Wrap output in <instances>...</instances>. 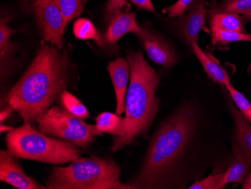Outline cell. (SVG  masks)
I'll list each match as a JSON object with an SVG mask.
<instances>
[{
	"label": "cell",
	"instance_id": "33",
	"mask_svg": "<svg viewBox=\"0 0 251 189\" xmlns=\"http://www.w3.org/2000/svg\"><path fill=\"white\" fill-rule=\"evenodd\" d=\"M83 1H84V2H87V0H83Z\"/></svg>",
	"mask_w": 251,
	"mask_h": 189
},
{
	"label": "cell",
	"instance_id": "27",
	"mask_svg": "<svg viewBox=\"0 0 251 189\" xmlns=\"http://www.w3.org/2000/svg\"><path fill=\"white\" fill-rule=\"evenodd\" d=\"M126 3V0H109L106 8V18L108 22L118 14Z\"/></svg>",
	"mask_w": 251,
	"mask_h": 189
},
{
	"label": "cell",
	"instance_id": "29",
	"mask_svg": "<svg viewBox=\"0 0 251 189\" xmlns=\"http://www.w3.org/2000/svg\"><path fill=\"white\" fill-rule=\"evenodd\" d=\"M14 110L15 109H14L13 107H11V106H8L5 109L1 110V112H0V123H3V121L12 114Z\"/></svg>",
	"mask_w": 251,
	"mask_h": 189
},
{
	"label": "cell",
	"instance_id": "2",
	"mask_svg": "<svg viewBox=\"0 0 251 189\" xmlns=\"http://www.w3.org/2000/svg\"><path fill=\"white\" fill-rule=\"evenodd\" d=\"M60 50L52 44H42L25 74L7 94V102L25 121L37 122L66 90L70 58Z\"/></svg>",
	"mask_w": 251,
	"mask_h": 189
},
{
	"label": "cell",
	"instance_id": "6",
	"mask_svg": "<svg viewBox=\"0 0 251 189\" xmlns=\"http://www.w3.org/2000/svg\"><path fill=\"white\" fill-rule=\"evenodd\" d=\"M39 131L48 136L87 149L102 132L69 112L63 106L50 107L38 119Z\"/></svg>",
	"mask_w": 251,
	"mask_h": 189
},
{
	"label": "cell",
	"instance_id": "32",
	"mask_svg": "<svg viewBox=\"0 0 251 189\" xmlns=\"http://www.w3.org/2000/svg\"><path fill=\"white\" fill-rule=\"evenodd\" d=\"M244 18H245L246 21H251V12L245 14V15H244Z\"/></svg>",
	"mask_w": 251,
	"mask_h": 189
},
{
	"label": "cell",
	"instance_id": "21",
	"mask_svg": "<svg viewBox=\"0 0 251 189\" xmlns=\"http://www.w3.org/2000/svg\"><path fill=\"white\" fill-rule=\"evenodd\" d=\"M60 99L62 106L77 118L83 120L90 118V113L85 106L67 90H64L62 92Z\"/></svg>",
	"mask_w": 251,
	"mask_h": 189
},
{
	"label": "cell",
	"instance_id": "22",
	"mask_svg": "<svg viewBox=\"0 0 251 189\" xmlns=\"http://www.w3.org/2000/svg\"><path fill=\"white\" fill-rule=\"evenodd\" d=\"M60 8L64 18L65 23L67 24L81 15L84 11L83 0H53Z\"/></svg>",
	"mask_w": 251,
	"mask_h": 189
},
{
	"label": "cell",
	"instance_id": "15",
	"mask_svg": "<svg viewBox=\"0 0 251 189\" xmlns=\"http://www.w3.org/2000/svg\"><path fill=\"white\" fill-rule=\"evenodd\" d=\"M190 46L211 80L224 86L231 82L230 78L224 67L218 62L211 59L206 53H204L197 42H193Z\"/></svg>",
	"mask_w": 251,
	"mask_h": 189
},
{
	"label": "cell",
	"instance_id": "4",
	"mask_svg": "<svg viewBox=\"0 0 251 189\" xmlns=\"http://www.w3.org/2000/svg\"><path fill=\"white\" fill-rule=\"evenodd\" d=\"M121 170L111 159L79 158L65 167L55 166L48 178L49 189H132L121 182Z\"/></svg>",
	"mask_w": 251,
	"mask_h": 189
},
{
	"label": "cell",
	"instance_id": "30",
	"mask_svg": "<svg viewBox=\"0 0 251 189\" xmlns=\"http://www.w3.org/2000/svg\"><path fill=\"white\" fill-rule=\"evenodd\" d=\"M243 189H251V173H250L248 176L245 178L244 180L243 186H242Z\"/></svg>",
	"mask_w": 251,
	"mask_h": 189
},
{
	"label": "cell",
	"instance_id": "20",
	"mask_svg": "<svg viewBox=\"0 0 251 189\" xmlns=\"http://www.w3.org/2000/svg\"><path fill=\"white\" fill-rule=\"evenodd\" d=\"M211 39L213 43L227 45L231 42H251V33L225 29H211Z\"/></svg>",
	"mask_w": 251,
	"mask_h": 189
},
{
	"label": "cell",
	"instance_id": "28",
	"mask_svg": "<svg viewBox=\"0 0 251 189\" xmlns=\"http://www.w3.org/2000/svg\"><path fill=\"white\" fill-rule=\"evenodd\" d=\"M129 1L140 9L146 10L151 12H156L151 0H129Z\"/></svg>",
	"mask_w": 251,
	"mask_h": 189
},
{
	"label": "cell",
	"instance_id": "26",
	"mask_svg": "<svg viewBox=\"0 0 251 189\" xmlns=\"http://www.w3.org/2000/svg\"><path fill=\"white\" fill-rule=\"evenodd\" d=\"M193 2V0H178L173 5L168 7L163 10V12L168 14L169 18H174L176 17L181 18L184 15L185 10L190 4Z\"/></svg>",
	"mask_w": 251,
	"mask_h": 189
},
{
	"label": "cell",
	"instance_id": "18",
	"mask_svg": "<svg viewBox=\"0 0 251 189\" xmlns=\"http://www.w3.org/2000/svg\"><path fill=\"white\" fill-rule=\"evenodd\" d=\"M96 125L101 132L119 138L124 135V118L118 114L104 112L96 118Z\"/></svg>",
	"mask_w": 251,
	"mask_h": 189
},
{
	"label": "cell",
	"instance_id": "3",
	"mask_svg": "<svg viewBox=\"0 0 251 189\" xmlns=\"http://www.w3.org/2000/svg\"><path fill=\"white\" fill-rule=\"evenodd\" d=\"M130 83L126 96V116L124 135L114 138L113 152H118L135 139L146 136L159 112V100L156 91L159 78L141 52H129Z\"/></svg>",
	"mask_w": 251,
	"mask_h": 189
},
{
	"label": "cell",
	"instance_id": "5",
	"mask_svg": "<svg viewBox=\"0 0 251 189\" xmlns=\"http://www.w3.org/2000/svg\"><path fill=\"white\" fill-rule=\"evenodd\" d=\"M6 143L8 152L15 157L50 164L71 163L81 155L78 146L48 136L28 121L8 131Z\"/></svg>",
	"mask_w": 251,
	"mask_h": 189
},
{
	"label": "cell",
	"instance_id": "17",
	"mask_svg": "<svg viewBox=\"0 0 251 189\" xmlns=\"http://www.w3.org/2000/svg\"><path fill=\"white\" fill-rule=\"evenodd\" d=\"M230 110L235 125L237 141L251 155V124L232 104Z\"/></svg>",
	"mask_w": 251,
	"mask_h": 189
},
{
	"label": "cell",
	"instance_id": "34",
	"mask_svg": "<svg viewBox=\"0 0 251 189\" xmlns=\"http://www.w3.org/2000/svg\"><path fill=\"white\" fill-rule=\"evenodd\" d=\"M31 1H34V0H31Z\"/></svg>",
	"mask_w": 251,
	"mask_h": 189
},
{
	"label": "cell",
	"instance_id": "25",
	"mask_svg": "<svg viewBox=\"0 0 251 189\" xmlns=\"http://www.w3.org/2000/svg\"><path fill=\"white\" fill-rule=\"evenodd\" d=\"M222 9L225 12L245 15L251 12V0H226Z\"/></svg>",
	"mask_w": 251,
	"mask_h": 189
},
{
	"label": "cell",
	"instance_id": "10",
	"mask_svg": "<svg viewBox=\"0 0 251 189\" xmlns=\"http://www.w3.org/2000/svg\"><path fill=\"white\" fill-rule=\"evenodd\" d=\"M207 8L205 0L193 1L190 11L184 18L175 22V27L187 44L198 41L199 33L205 22Z\"/></svg>",
	"mask_w": 251,
	"mask_h": 189
},
{
	"label": "cell",
	"instance_id": "31",
	"mask_svg": "<svg viewBox=\"0 0 251 189\" xmlns=\"http://www.w3.org/2000/svg\"><path fill=\"white\" fill-rule=\"evenodd\" d=\"M13 129V128H11V127L6 126V125H4L3 123L1 124L0 125V132L1 134L4 132V131H10L11 130Z\"/></svg>",
	"mask_w": 251,
	"mask_h": 189
},
{
	"label": "cell",
	"instance_id": "16",
	"mask_svg": "<svg viewBox=\"0 0 251 189\" xmlns=\"http://www.w3.org/2000/svg\"><path fill=\"white\" fill-rule=\"evenodd\" d=\"M211 29L246 32L242 23V18L234 12H214L211 15Z\"/></svg>",
	"mask_w": 251,
	"mask_h": 189
},
{
	"label": "cell",
	"instance_id": "11",
	"mask_svg": "<svg viewBox=\"0 0 251 189\" xmlns=\"http://www.w3.org/2000/svg\"><path fill=\"white\" fill-rule=\"evenodd\" d=\"M108 71L116 94V113L121 115L126 111V96L127 93L128 80L130 72L129 62L123 57H118L116 60L110 62Z\"/></svg>",
	"mask_w": 251,
	"mask_h": 189
},
{
	"label": "cell",
	"instance_id": "7",
	"mask_svg": "<svg viewBox=\"0 0 251 189\" xmlns=\"http://www.w3.org/2000/svg\"><path fill=\"white\" fill-rule=\"evenodd\" d=\"M32 9L44 39L59 49H63L66 25L54 1L36 0L32 5Z\"/></svg>",
	"mask_w": 251,
	"mask_h": 189
},
{
	"label": "cell",
	"instance_id": "1",
	"mask_svg": "<svg viewBox=\"0 0 251 189\" xmlns=\"http://www.w3.org/2000/svg\"><path fill=\"white\" fill-rule=\"evenodd\" d=\"M197 118L195 109L186 104L162 122L128 183L132 189H180L182 161L195 135Z\"/></svg>",
	"mask_w": 251,
	"mask_h": 189
},
{
	"label": "cell",
	"instance_id": "24",
	"mask_svg": "<svg viewBox=\"0 0 251 189\" xmlns=\"http://www.w3.org/2000/svg\"><path fill=\"white\" fill-rule=\"evenodd\" d=\"M224 173L211 175L203 180L196 182L189 189H221L224 180Z\"/></svg>",
	"mask_w": 251,
	"mask_h": 189
},
{
	"label": "cell",
	"instance_id": "12",
	"mask_svg": "<svg viewBox=\"0 0 251 189\" xmlns=\"http://www.w3.org/2000/svg\"><path fill=\"white\" fill-rule=\"evenodd\" d=\"M232 155L233 162L224 173L222 189L230 183H242L251 173V155L238 141L232 145Z\"/></svg>",
	"mask_w": 251,
	"mask_h": 189
},
{
	"label": "cell",
	"instance_id": "9",
	"mask_svg": "<svg viewBox=\"0 0 251 189\" xmlns=\"http://www.w3.org/2000/svg\"><path fill=\"white\" fill-rule=\"evenodd\" d=\"M148 56L154 63L170 68L177 62V57L169 44L159 35L151 30L142 28V30L136 34Z\"/></svg>",
	"mask_w": 251,
	"mask_h": 189
},
{
	"label": "cell",
	"instance_id": "19",
	"mask_svg": "<svg viewBox=\"0 0 251 189\" xmlns=\"http://www.w3.org/2000/svg\"><path fill=\"white\" fill-rule=\"evenodd\" d=\"M73 32L77 39L82 40L93 39L99 46H103V37L100 34L92 21L87 18H79L76 20L73 25Z\"/></svg>",
	"mask_w": 251,
	"mask_h": 189
},
{
	"label": "cell",
	"instance_id": "8",
	"mask_svg": "<svg viewBox=\"0 0 251 189\" xmlns=\"http://www.w3.org/2000/svg\"><path fill=\"white\" fill-rule=\"evenodd\" d=\"M15 156L8 151L0 152V180L19 189H45L25 173Z\"/></svg>",
	"mask_w": 251,
	"mask_h": 189
},
{
	"label": "cell",
	"instance_id": "23",
	"mask_svg": "<svg viewBox=\"0 0 251 189\" xmlns=\"http://www.w3.org/2000/svg\"><path fill=\"white\" fill-rule=\"evenodd\" d=\"M227 91H229V94L232 97L234 103L238 107V109L245 115V118L248 120L251 124V104L248 101V99L240 92L238 91L232 83H229L225 86Z\"/></svg>",
	"mask_w": 251,
	"mask_h": 189
},
{
	"label": "cell",
	"instance_id": "13",
	"mask_svg": "<svg viewBox=\"0 0 251 189\" xmlns=\"http://www.w3.org/2000/svg\"><path fill=\"white\" fill-rule=\"evenodd\" d=\"M142 30V28L137 23L135 13L121 12L110 21L105 39L108 43L115 44L126 33L133 32L136 35Z\"/></svg>",
	"mask_w": 251,
	"mask_h": 189
},
{
	"label": "cell",
	"instance_id": "14",
	"mask_svg": "<svg viewBox=\"0 0 251 189\" xmlns=\"http://www.w3.org/2000/svg\"><path fill=\"white\" fill-rule=\"evenodd\" d=\"M11 18L5 17L0 21V61L1 76H7L12 70V56L15 49V43L11 42V37L15 32V29L8 27Z\"/></svg>",
	"mask_w": 251,
	"mask_h": 189
}]
</instances>
